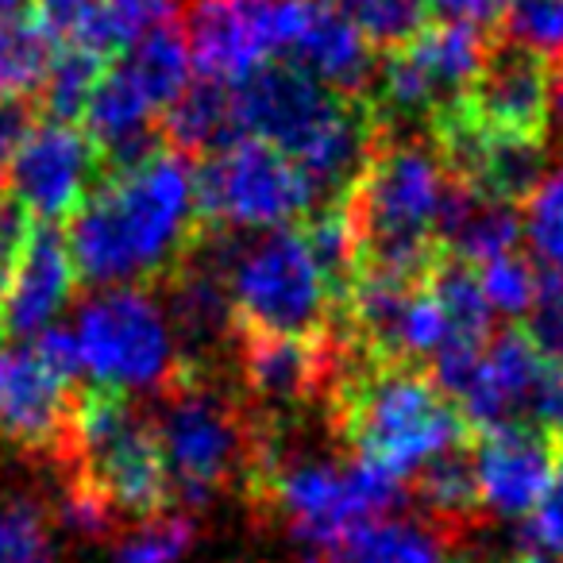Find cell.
<instances>
[{
    "label": "cell",
    "mask_w": 563,
    "mask_h": 563,
    "mask_svg": "<svg viewBox=\"0 0 563 563\" xmlns=\"http://www.w3.org/2000/svg\"><path fill=\"white\" fill-rule=\"evenodd\" d=\"M560 444L563 440H555L544 429H532V424L483 432L471 452L483 509L498 517H529L552 486Z\"/></svg>",
    "instance_id": "cell-15"
},
{
    "label": "cell",
    "mask_w": 563,
    "mask_h": 563,
    "mask_svg": "<svg viewBox=\"0 0 563 563\" xmlns=\"http://www.w3.org/2000/svg\"><path fill=\"white\" fill-rule=\"evenodd\" d=\"M201 247L224 271L235 329L278 336H317L332 329L329 286L298 224L255 240H232V232L205 228Z\"/></svg>",
    "instance_id": "cell-4"
},
{
    "label": "cell",
    "mask_w": 563,
    "mask_h": 563,
    "mask_svg": "<svg viewBox=\"0 0 563 563\" xmlns=\"http://www.w3.org/2000/svg\"><path fill=\"white\" fill-rule=\"evenodd\" d=\"M32 347L40 352V360L47 363L58 378H66V383H78V375L86 371V367H81L78 336H74L70 329H55V324H51L47 332H40V336H35Z\"/></svg>",
    "instance_id": "cell-34"
},
{
    "label": "cell",
    "mask_w": 563,
    "mask_h": 563,
    "mask_svg": "<svg viewBox=\"0 0 563 563\" xmlns=\"http://www.w3.org/2000/svg\"><path fill=\"white\" fill-rule=\"evenodd\" d=\"M181 40L201 78L235 89L278 58V0H181Z\"/></svg>",
    "instance_id": "cell-10"
},
{
    "label": "cell",
    "mask_w": 563,
    "mask_h": 563,
    "mask_svg": "<svg viewBox=\"0 0 563 563\" xmlns=\"http://www.w3.org/2000/svg\"><path fill=\"white\" fill-rule=\"evenodd\" d=\"M35 128V109L27 101H0V189L9 181V166L16 158L20 143Z\"/></svg>",
    "instance_id": "cell-35"
},
{
    "label": "cell",
    "mask_w": 563,
    "mask_h": 563,
    "mask_svg": "<svg viewBox=\"0 0 563 563\" xmlns=\"http://www.w3.org/2000/svg\"><path fill=\"white\" fill-rule=\"evenodd\" d=\"M58 517H63L66 529L78 532V537H104V532L112 529V521H117V509L109 506V498H104L101 490H93L89 483L74 478L63 494Z\"/></svg>",
    "instance_id": "cell-30"
},
{
    "label": "cell",
    "mask_w": 563,
    "mask_h": 563,
    "mask_svg": "<svg viewBox=\"0 0 563 563\" xmlns=\"http://www.w3.org/2000/svg\"><path fill=\"white\" fill-rule=\"evenodd\" d=\"M97 4H101V0H32V16L40 20L55 40L66 43Z\"/></svg>",
    "instance_id": "cell-37"
},
{
    "label": "cell",
    "mask_w": 563,
    "mask_h": 563,
    "mask_svg": "<svg viewBox=\"0 0 563 563\" xmlns=\"http://www.w3.org/2000/svg\"><path fill=\"white\" fill-rule=\"evenodd\" d=\"M51 555L47 509L24 494H0V563H51Z\"/></svg>",
    "instance_id": "cell-24"
},
{
    "label": "cell",
    "mask_w": 563,
    "mask_h": 563,
    "mask_svg": "<svg viewBox=\"0 0 563 563\" xmlns=\"http://www.w3.org/2000/svg\"><path fill=\"white\" fill-rule=\"evenodd\" d=\"M78 290L66 235L55 224H35L12 278L0 290V340L40 336Z\"/></svg>",
    "instance_id": "cell-16"
},
{
    "label": "cell",
    "mask_w": 563,
    "mask_h": 563,
    "mask_svg": "<svg viewBox=\"0 0 563 563\" xmlns=\"http://www.w3.org/2000/svg\"><path fill=\"white\" fill-rule=\"evenodd\" d=\"M525 540L532 544V552L563 555V448H560L552 486H548V494L540 498V506L525 517Z\"/></svg>",
    "instance_id": "cell-31"
},
{
    "label": "cell",
    "mask_w": 563,
    "mask_h": 563,
    "mask_svg": "<svg viewBox=\"0 0 563 563\" xmlns=\"http://www.w3.org/2000/svg\"><path fill=\"white\" fill-rule=\"evenodd\" d=\"M81 367L104 390H163L178 371V340L143 286L104 290L78 317Z\"/></svg>",
    "instance_id": "cell-8"
},
{
    "label": "cell",
    "mask_w": 563,
    "mask_h": 563,
    "mask_svg": "<svg viewBox=\"0 0 563 563\" xmlns=\"http://www.w3.org/2000/svg\"><path fill=\"white\" fill-rule=\"evenodd\" d=\"M525 336L537 344L544 360L563 367V274L540 271V294L529 313V332Z\"/></svg>",
    "instance_id": "cell-29"
},
{
    "label": "cell",
    "mask_w": 563,
    "mask_h": 563,
    "mask_svg": "<svg viewBox=\"0 0 563 563\" xmlns=\"http://www.w3.org/2000/svg\"><path fill=\"white\" fill-rule=\"evenodd\" d=\"M158 135L166 147L186 158H209L232 147L235 140H243L240 124H235L232 89L209 78L189 81L186 93L158 117Z\"/></svg>",
    "instance_id": "cell-18"
},
{
    "label": "cell",
    "mask_w": 563,
    "mask_h": 563,
    "mask_svg": "<svg viewBox=\"0 0 563 563\" xmlns=\"http://www.w3.org/2000/svg\"><path fill=\"white\" fill-rule=\"evenodd\" d=\"M55 35L35 16L0 20V101L40 97L55 63Z\"/></svg>",
    "instance_id": "cell-19"
},
{
    "label": "cell",
    "mask_w": 563,
    "mask_h": 563,
    "mask_svg": "<svg viewBox=\"0 0 563 563\" xmlns=\"http://www.w3.org/2000/svg\"><path fill=\"white\" fill-rule=\"evenodd\" d=\"M117 63H124L128 70H132V78L143 86V93L155 101L158 117L186 93L189 66H194L178 24H163V27H155V32H147L143 40H135Z\"/></svg>",
    "instance_id": "cell-20"
},
{
    "label": "cell",
    "mask_w": 563,
    "mask_h": 563,
    "mask_svg": "<svg viewBox=\"0 0 563 563\" xmlns=\"http://www.w3.org/2000/svg\"><path fill=\"white\" fill-rule=\"evenodd\" d=\"M151 429L163 448L174 498L186 506H201L232 483L255 490L278 452V432L266 409L235 398L232 383H220L217 371L186 363H178L170 383L158 390Z\"/></svg>",
    "instance_id": "cell-3"
},
{
    "label": "cell",
    "mask_w": 563,
    "mask_h": 563,
    "mask_svg": "<svg viewBox=\"0 0 563 563\" xmlns=\"http://www.w3.org/2000/svg\"><path fill=\"white\" fill-rule=\"evenodd\" d=\"M306 563H317V560H306Z\"/></svg>",
    "instance_id": "cell-40"
},
{
    "label": "cell",
    "mask_w": 563,
    "mask_h": 563,
    "mask_svg": "<svg viewBox=\"0 0 563 563\" xmlns=\"http://www.w3.org/2000/svg\"><path fill=\"white\" fill-rule=\"evenodd\" d=\"M532 429L552 432L555 440H563V367L552 360L540 363V375L532 383L529 406H525Z\"/></svg>",
    "instance_id": "cell-32"
},
{
    "label": "cell",
    "mask_w": 563,
    "mask_h": 563,
    "mask_svg": "<svg viewBox=\"0 0 563 563\" xmlns=\"http://www.w3.org/2000/svg\"><path fill=\"white\" fill-rule=\"evenodd\" d=\"M278 55L344 97H367L383 63L332 0H278Z\"/></svg>",
    "instance_id": "cell-12"
},
{
    "label": "cell",
    "mask_w": 563,
    "mask_h": 563,
    "mask_svg": "<svg viewBox=\"0 0 563 563\" xmlns=\"http://www.w3.org/2000/svg\"><path fill=\"white\" fill-rule=\"evenodd\" d=\"M101 181V151L86 128L43 120L20 143L4 186L32 217L55 224V220H70Z\"/></svg>",
    "instance_id": "cell-9"
},
{
    "label": "cell",
    "mask_w": 563,
    "mask_h": 563,
    "mask_svg": "<svg viewBox=\"0 0 563 563\" xmlns=\"http://www.w3.org/2000/svg\"><path fill=\"white\" fill-rule=\"evenodd\" d=\"M194 166L163 147L147 163L104 178L70 217V247L78 286L128 290L166 282L201 247Z\"/></svg>",
    "instance_id": "cell-1"
},
{
    "label": "cell",
    "mask_w": 563,
    "mask_h": 563,
    "mask_svg": "<svg viewBox=\"0 0 563 563\" xmlns=\"http://www.w3.org/2000/svg\"><path fill=\"white\" fill-rule=\"evenodd\" d=\"M478 286H483L490 313L529 317L540 294V266L517 255V251H506V255L486 258L483 271H478Z\"/></svg>",
    "instance_id": "cell-26"
},
{
    "label": "cell",
    "mask_w": 563,
    "mask_h": 563,
    "mask_svg": "<svg viewBox=\"0 0 563 563\" xmlns=\"http://www.w3.org/2000/svg\"><path fill=\"white\" fill-rule=\"evenodd\" d=\"M194 189L209 232H274L301 224L317 209V189L306 170L251 135L201 158L194 166Z\"/></svg>",
    "instance_id": "cell-7"
},
{
    "label": "cell",
    "mask_w": 563,
    "mask_h": 563,
    "mask_svg": "<svg viewBox=\"0 0 563 563\" xmlns=\"http://www.w3.org/2000/svg\"><path fill=\"white\" fill-rule=\"evenodd\" d=\"M324 401L332 429L355 460L375 463L401 483L460 448L471 432L460 406L432 383L429 371L371 360L347 340H340V367Z\"/></svg>",
    "instance_id": "cell-2"
},
{
    "label": "cell",
    "mask_w": 563,
    "mask_h": 563,
    "mask_svg": "<svg viewBox=\"0 0 563 563\" xmlns=\"http://www.w3.org/2000/svg\"><path fill=\"white\" fill-rule=\"evenodd\" d=\"M104 58H97L93 51L74 47L66 43L63 51L51 63V74L40 89V101L47 120H58V124H78L89 109V97H93L97 81L104 78Z\"/></svg>",
    "instance_id": "cell-23"
},
{
    "label": "cell",
    "mask_w": 563,
    "mask_h": 563,
    "mask_svg": "<svg viewBox=\"0 0 563 563\" xmlns=\"http://www.w3.org/2000/svg\"><path fill=\"white\" fill-rule=\"evenodd\" d=\"M432 12H440L452 24H467L475 32H490V27H501V16H506L509 0H424Z\"/></svg>",
    "instance_id": "cell-36"
},
{
    "label": "cell",
    "mask_w": 563,
    "mask_h": 563,
    "mask_svg": "<svg viewBox=\"0 0 563 563\" xmlns=\"http://www.w3.org/2000/svg\"><path fill=\"white\" fill-rule=\"evenodd\" d=\"M66 463L74 478L89 483L109 498L117 514L158 517L174 501L170 471L163 448L151 429V417L135 413V406L117 390L86 386L74 409Z\"/></svg>",
    "instance_id": "cell-5"
},
{
    "label": "cell",
    "mask_w": 563,
    "mask_h": 563,
    "mask_svg": "<svg viewBox=\"0 0 563 563\" xmlns=\"http://www.w3.org/2000/svg\"><path fill=\"white\" fill-rule=\"evenodd\" d=\"M525 235L540 271L563 274V170H552L544 186L525 201Z\"/></svg>",
    "instance_id": "cell-28"
},
{
    "label": "cell",
    "mask_w": 563,
    "mask_h": 563,
    "mask_svg": "<svg viewBox=\"0 0 563 563\" xmlns=\"http://www.w3.org/2000/svg\"><path fill=\"white\" fill-rule=\"evenodd\" d=\"M552 112L560 120V132H563V66H552Z\"/></svg>",
    "instance_id": "cell-38"
},
{
    "label": "cell",
    "mask_w": 563,
    "mask_h": 563,
    "mask_svg": "<svg viewBox=\"0 0 563 563\" xmlns=\"http://www.w3.org/2000/svg\"><path fill=\"white\" fill-rule=\"evenodd\" d=\"M251 494L271 501L298 540L329 552L360 525L394 517V509L406 501V483L355 455L352 460H317V455L286 460L278 448Z\"/></svg>",
    "instance_id": "cell-6"
},
{
    "label": "cell",
    "mask_w": 563,
    "mask_h": 563,
    "mask_svg": "<svg viewBox=\"0 0 563 563\" xmlns=\"http://www.w3.org/2000/svg\"><path fill=\"white\" fill-rule=\"evenodd\" d=\"M460 109L486 132L544 140L552 124V66L509 40L490 43Z\"/></svg>",
    "instance_id": "cell-13"
},
{
    "label": "cell",
    "mask_w": 563,
    "mask_h": 563,
    "mask_svg": "<svg viewBox=\"0 0 563 563\" xmlns=\"http://www.w3.org/2000/svg\"><path fill=\"white\" fill-rule=\"evenodd\" d=\"M194 521L186 514H158L128 529L112 548V563H181L194 548Z\"/></svg>",
    "instance_id": "cell-25"
},
{
    "label": "cell",
    "mask_w": 563,
    "mask_h": 563,
    "mask_svg": "<svg viewBox=\"0 0 563 563\" xmlns=\"http://www.w3.org/2000/svg\"><path fill=\"white\" fill-rule=\"evenodd\" d=\"M417 498L429 509L437 525H467L478 517L483 498H478V478H475V455L467 444L452 448V452L437 455L429 467L417 471Z\"/></svg>",
    "instance_id": "cell-21"
},
{
    "label": "cell",
    "mask_w": 563,
    "mask_h": 563,
    "mask_svg": "<svg viewBox=\"0 0 563 563\" xmlns=\"http://www.w3.org/2000/svg\"><path fill=\"white\" fill-rule=\"evenodd\" d=\"M32 232H35V217L9 194V189H0V290H4V282L16 271Z\"/></svg>",
    "instance_id": "cell-33"
},
{
    "label": "cell",
    "mask_w": 563,
    "mask_h": 563,
    "mask_svg": "<svg viewBox=\"0 0 563 563\" xmlns=\"http://www.w3.org/2000/svg\"><path fill=\"white\" fill-rule=\"evenodd\" d=\"M340 367L336 332L278 336V332H235V371L247 401L266 413H282L306 401H324Z\"/></svg>",
    "instance_id": "cell-11"
},
{
    "label": "cell",
    "mask_w": 563,
    "mask_h": 563,
    "mask_svg": "<svg viewBox=\"0 0 563 563\" xmlns=\"http://www.w3.org/2000/svg\"><path fill=\"white\" fill-rule=\"evenodd\" d=\"M78 383L58 378L35 347H0V437L27 452L66 455Z\"/></svg>",
    "instance_id": "cell-14"
},
{
    "label": "cell",
    "mask_w": 563,
    "mask_h": 563,
    "mask_svg": "<svg viewBox=\"0 0 563 563\" xmlns=\"http://www.w3.org/2000/svg\"><path fill=\"white\" fill-rule=\"evenodd\" d=\"M525 563H563V555H544V552H529Z\"/></svg>",
    "instance_id": "cell-39"
},
{
    "label": "cell",
    "mask_w": 563,
    "mask_h": 563,
    "mask_svg": "<svg viewBox=\"0 0 563 563\" xmlns=\"http://www.w3.org/2000/svg\"><path fill=\"white\" fill-rule=\"evenodd\" d=\"M501 35L548 66H563V0H509Z\"/></svg>",
    "instance_id": "cell-27"
},
{
    "label": "cell",
    "mask_w": 563,
    "mask_h": 563,
    "mask_svg": "<svg viewBox=\"0 0 563 563\" xmlns=\"http://www.w3.org/2000/svg\"><path fill=\"white\" fill-rule=\"evenodd\" d=\"M332 4L378 55L401 51L432 24V9L424 0H332Z\"/></svg>",
    "instance_id": "cell-22"
},
{
    "label": "cell",
    "mask_w": 563,
    "mask_h": 563,
    "mask_svg": "<svg viewBox=\"0 0 563 563\" xmlns=\"http://www.w3.org/2000/svg\"><path fill=\"white\" fill-rule=\"evenodd\" d=\"M540 363H544V355L521 329H506L490 336L475 378L455 401L467 429L483 437V432H498L509 424H525L521 417L529 406L532 383L540 375Z\"/></svg>",
    "instance_id": "cell-17"
}]
</instances>
